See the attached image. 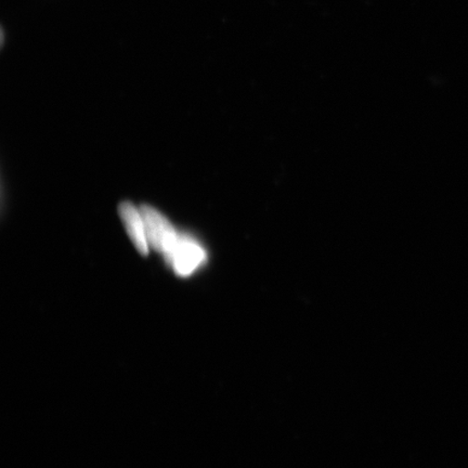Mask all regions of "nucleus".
Segmentation results:
<instances>
[{"label":"nucleus","instance_id":"f257e3e1","mask_svg":"<svg viewBox=\"0 0 468 468\" xmlns=\"http://www.w3.org/2000/svg\"><path fill=\"white\" fill-rule=\"evenodd\" d=\"M140 212H142L144 220L149 247L159 251L166 260L177 245L180 238L179 234L176 232L171 222L154 207L144 205Z\"/></svg>","mask_w":468,"mask_h":468},{"label":"nucleus","instance_id":"f03ea898","mask_svg":"<svg viewBox=\"0 0 468 468\" xmlns=\"http://www.w3.org/2000/svg\"><path fill=\"white\" fill-rule=\"evenodd\" d=\"M180 277H189L207 261V253L195 239L180 236L173 253L165 260Z\"/></svg>","mask_w":468,"mask_h":468},{"label":"nucleus","instance_id":"7ed1b4c3","mask_svg":"<svg viewBox=\"0 0 468 468\" xmlns=\"http://www.w3.org/2000/svg\"><path fill=\"white\" fill-rule=\"evenodd\" d=\"M120 216L124 222L128 236H130L134 247L142 255L149 254V242L146 238L144 220L142 212L133 207L132 203L124 202L120 207Z\"/></svg>","mask_w":468,"mask_h":468}]
</instances>
